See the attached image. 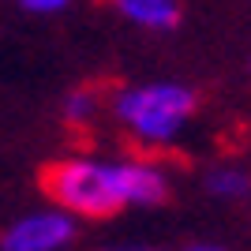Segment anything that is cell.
Listing matches in <instances>:
<instances>
[{"label": "cell", "instance_id": "obj_6", "mask_svg": "<svg viewBox=\"0 0 251 251\" xmlns=\"http://www.w3.org/2000/svg\"><path fill=\"white\" fill-rule=\"evenodd\" d=\"M206 188L218 199H244V195H251V176L244 169H210Z\"/></svg>", "mask_w": 251, "mask_h": 251}, {"label": "cell", "instance_id": "obj_3", "mask_svg": "<svg viewBox=\"0 0 251 251\" xmlns=\"http://www.w3.org/2000/svg\"><path fill=\"white\" fill-rule=\"evenodd\" d=\"M72 236H75V214H68V210H42V214H30V218L15 221L0 236V248H8V251H56L64 244H72Z\"/></svg>", "mask_w": 251, "mask_h": 251}, {"label": "cell", "instance_id": "obj_2", "mask_svg": "<svg viewBox=\"0 0 251 251\" xmlns=\"http://www.w3.org/2000/svg\"><path fill=\"white\" fill-rule=\"evenodd\" d=\"M116 120L143 143H169L195 113V94L180 83L127 86L113 98Z\"/></svg>", "mask_w": 251, "mask_h": 251}, {"label": "cell", "instance_id": "obj_1", "mask_svg": "<svg viewBox=\"0 0 251 251\" xmlns=\"http://www.w3.org/2000/svg\"><path fill=\"white\" fill-rule=\"evenodd\" d=\"M42 188L60 210L75 218H113L124 210V184L120 161H94V157H64L45 169Z\"/></svg>", "mask_w": 251, "mask_h": 251}, {"label": "cell", "instance_id": "obj_7", "mask_svg": "<svg viewBox=\"0 0 251 251\" xmlns=\"http://www.w3.org/2000/svg\"><path fill=\"white\" fill-rule=\"evenodd\" d=\"M94 109H98V94H94V90H72V94L64 98V116H68L72 124L90 120Z\"/></svg>", "mask_w": 251, "mask_h": 251}, {"label": "cell", "instance_id": "obj_4", "mask_svg": "<svg viewBox=\"0 0 251 251\" xmlns=\"http://www.w3.org/2000/svg\"><path fill=\"white\" fill-rule=\"evenodd\" d=\"M120 184H124L127 206H157L169 195L165 173L147 161H120Z\"/></svg>", "mask_w": 251, "mask_h": 251}, {"label": "cell", "instance_id": "obj_5", "mask_svg": "<svg viewBox=\"0 0 251 251\" xmlns=\"http://www.w3.org/2000/svg\"><path fill=\"white\" fill-rule=\"evenodd\" d=\"M124 19L147 26V30H173L180 23V4L176 0H113Z\"/></svg>", "mask_w": 251, "mask_h": 251}, {"label": "cell", "instance_id": "obj_8", "mask_svg": "<svg viewBox=\"0 0 251 251\" xmlns=\"http://www.w3.org/2000/svg\"><path fill=\"white\" fill-rule=\"evenodd\" d=\"M26 11H34V15H52V11H64L72 0H19Z\"/></svg>", "mask_w": 251, "mask_h": 251}]
</instances>
